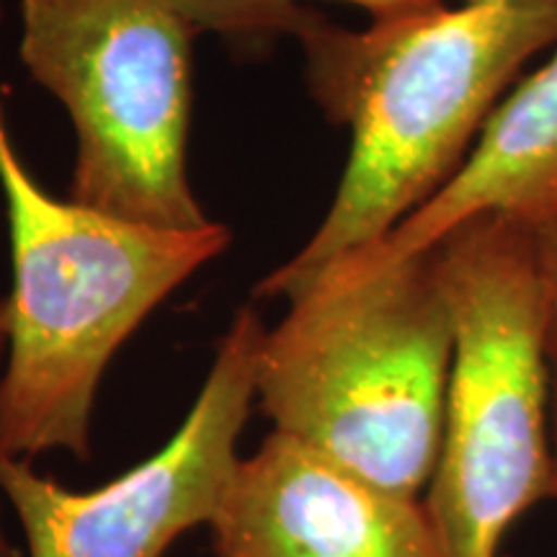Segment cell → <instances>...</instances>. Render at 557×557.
<instances>
[{"label": "cell", "instance_id": "6da1fadb", "mask_svg": "<svg viewBox=\"0 0 557 557\" xmlns=\"http://www.w3.org/2000/svg\"><path fill=\"white\" fill-rule=\"evenodd\" d=\"M312 99L351 129L338 191L315 235L256 287L295 299L338 261L434 199L475 148L513 75L557 45V0H480L341 29L318 13L297 39Z\"/></svg>", "mask_w": 557, "mask_h": 557}, {"label": "cell", "instance_id": "7a4b0ae2", "mask_svg": "<svg viewBox=\"0 0 557 557\" xmlns=\"http://www.w3.org/2000/svg\"><path fill=\"white\" fill-rule=\"evenodd\" d=\"M0 191L11 235L9 351L0 374V451L90 455L109 361L152 310L225 253L230 230L135 225L52 197L13 143L0 99Z\"/></svg>", "mask_w": 557, "mask_h": 557}, {"label": "cell", "instance_id": "9c48e42d", "mask_svg": "<svg viewBox=\"0 0 557 557\" xmlns=\"http://www.w3.org/2000/svg\"><path fill=\"white\" fill-rule=\"evenodd\" d=\"M184 21L194 34L214 32L233 39H271L289 34L299 39L318 11L302 0H150Z\"/></svg>", "mask_w": 557, "mask_h": 557}, {"label": "cell", "instance_id": "5b68a950", "mask_svg": "<svg viewBox=\"0 0 557 557\" xmlns=\"http://www.w3.org/2000/svg\"><path fill=\"white\" fill-rule=\"evenodd\" d=\"M150 0H21V62L67 109V197L156 230L209 225L186 173L191 39Z\"/></svg>", "mask_w": 557, "mask_h": 557}, {"label": "cell", "instance_id": "3957f363", "mask_svg": "<svg viewBox=\"0 0 557 557\" xmlns=\"http://www.w3.org/2000/svg\"><path fill=\"white\" fill-rule=\"evenodd\" d=\"M451 357L434 248L398 261L348 256L267 329L256 398L274 431L421 498L442 449Z\"/></svg>", "mask_w": 557, "mask_h": 557}, {"label": "cell", "instance_id": "8fae6325", "mask_svg": "<svg viewBox=\"0 0 557 557\" xmlns=\"http://www.w3.org/2000/svg\"><path fill=\"white\" fill-rule=\"evenodd\" d=\"M338 3H351L367 11L372 21L408 16V13H421L444 5V0H338Z\"/></svg>", "mask_w": 557, "mask_h": 557}, {"label": "cell", "instance_id": "277c9868", "mask_svg": "<svg viewBox=\"0 0 557 557\" xmlns=\"http://www.w3.org/2000/svg\"><path fill=\"white\" fill-rule=\"evenodd\" d=\"M434 250L455 357L423 504L442 557H498L508 529L553 483L537 235L485 212Z\"/></svg>", "mask_w": 557, "mask_h": 557}, {"label": "cell", "instance_id": "52a82bcc", "mask_svg": "<svg viewBox=\"0 0 557 557\" xmlns=\"http://www.w3.org/2000/svg\"><path fill=\"white\" fill-rule=\"evenodd\" d=\"M209 527L218 557H442L423 498L282 431L238 459Z\"/></svg>", "mask_w": 557, "mask_h": 557}, {"label": "cell", "instance_id": "30bf717a", "mask_svg": "<svg viewBox=\"0 0 557 557\" xmlns=\"http://www.w3.org/2000/svg\"><path fill=\"white\" fill-rule=\"evenodd\" d=\"M534 235H537L542 289V351H545L549 395V457H553L549 498L557 500V220L537 225Z\"/></svg>", "mask_w": 557, "mask_h": 557}, {"label": "cell", "instance_id": "4fadbf2b", "mask_svg": "<svg viewBox=\"0 0 557 557\" xmlns=\"http://www.w3.org/2000/svg\"><path fill=\"white\" fill-rule=\"evenodd\" d=\"M465 3H480V0H465Z\"/></svg>", "mask_w": 557, "mask_h": 557}, {"label": "cell", "instance_id": "5bb4252c", "mask_svg": "<svg viewBox=\"0 0 557 557\" xmlns=\"http://www.w3.org/2000/svg\"><path fill=\"white\" fill-rule=\"evenodd\" d=\"M555 220H557V218H555Z\"/></svg>", "mask_w": 557, "mask_h": 557}, {"label": "cell", "instance_id": "ba28073f", "mask_svg": "<svg viewBox=\"0 0 557 557\" xmlns=\"http://www.w3.org/2000/svg\"><path fill=\"white\" fill-rule=\"evenodd\" d=\"M485 212L532 227L557 218V52L498 101L457 176L380 246L357 256L398 261L423 253Z\"/></svg>", "mask_w": 557, "mask_h": 557}, {"label": "cell", "instance_id": "8992f818", "mask_svg": "<svg viewBox=\"0 0 557 557\" xmlns=\"http://www.w3.org/2000/svg\"><path fill=\"white\" fill-rule=\"evenodd\" d=\"M267 325L240 308L212 369L163 449L96 491H67L32 459L0 451V493L24 532L26 557H163L181 534L209 524L238 465L256 398V361Z\"/></svg>", "mask_w": 557, "mask_h": 557}, {"label": "cell", "instance_id": "7c38bea8", "mask_svg": "<svg viewBox=\"0 0 557 557\" xmlns=\"http://www.w3.org/2000/svg\"><path fill=\"white\" fill-rule=\"evenodd\" d=\"M5 351H9V302L0 299V374H3L5 364ZM3 517V513H0ZM0 557H26L24 549L13 545L9 532H5L3 519H0Z\"/></svg>", "mask_w": 557, "mask_h": 557}]
</instances>
